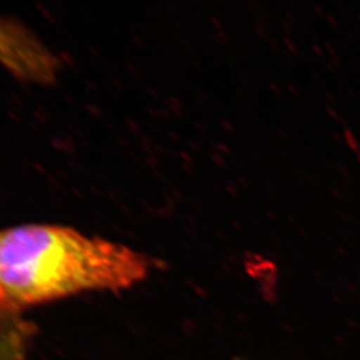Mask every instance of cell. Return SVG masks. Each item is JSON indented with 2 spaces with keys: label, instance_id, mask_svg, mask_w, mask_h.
Listing matches in <instances>:
<instances>
[{
  "label": "cell",
  "instance_id": "cell-1",
  "mask_svg": "<svg viewBox=\"0 0 360 360\" xmlns=\"http://www.w3.org/2000/svg\"><path fill=\"white\" fill-rule=\"evenodd\" d=\"M150 262L129 247L61 226L0 231V311L86 291H118L146 280Z\"/></svg>",
  "mask_w": 360,
  "mask_h": 360
}]
</instances>
